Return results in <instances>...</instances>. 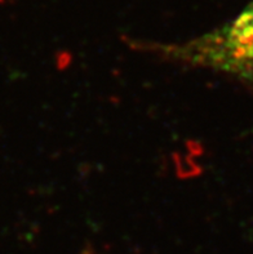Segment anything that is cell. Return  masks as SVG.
<instances>
[{"label": "cell", "instance_id": "1", "mask_svg": "<svg viewBox=\"0 0 253 254\" xmlns=\"http://www.w3.org/2000/svg\"><path fill=\"white\" fill-rule=\"evenodd\" d=\"M185 52L190 53L192 60L253 81V5L244 9L226 27Z\"/></svg>", "mask_w": 253, "mask_h": 254}]
</instances>
